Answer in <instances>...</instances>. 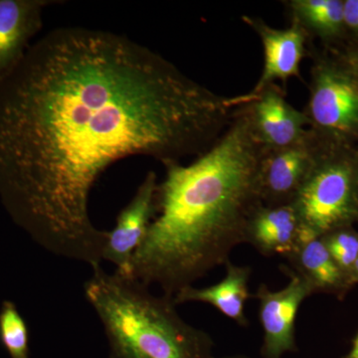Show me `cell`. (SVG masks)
<instances>
[{"label":"cell","instance_id":"obj_15","mask_svg":"<svg viewBox=\"0 0 358 358\" xmlns=\"http://www.w3.org/2000/svg\"><path fill=\"white\" fill-rule=\"evenodd\" d=\"M285 3L289 20L301 25L310 37L329 42L345 31L343 0H289Z\"/></svg>","mask_w":358,"mask_h":358},{"label":"cell","instance_id":"obj_17","mask_svg":"<svg viewBox=\"0 0 358 358\" xmlns=\"http://www.w3.org/2000/svg\"><path fill=\"white\" fill-rule=\"evenodd\" d=\"M0 338L13 358H27V327L10 301H6L0 312Z\"/></svg>","mask_w":358,"mask_h":358},{"label":"cell","instance_id":"obj_1","mask_svg":"<svg viewBox=\"0 0 358 358\" xmlns=\"http://www.w3.org/2000/svg\"><path fill=\"white\" fill-rule=\"evenodd\" d=\"M248 100L214 93L124 35L51 30L0 82V193L45 248L96 267L108 239L90 216L101 176L136 155L199 157Z\"/></svg>","mask_w":358,"mask_h":358},{"label":"cell","instance_id":"obj_14","mask_svg":"<svg viewBox=\"0 0 358 358\" xmlns=\"http://www.w3.org/2000/svg\"><path fill=\"white\" fill-rule=\"evenodd\" d=\"M287 260L292 270L305 279L315 293L333 294L341 299L352 289V282L334 262L320 238L303 239Z\"/></svg>","mask_w":358,"mask_h":358},{"label":"cell","instance_id":"obj_2","mask_svg":"<svg viewBox=\"0 0 358 358\" xmlns=\"http://www.w3.org/2000/svg\"><path fill=\"white\" fill-rule=\"evenodd\" d=\"M244 103L217 141L188 166L164 164L157 215L134 254L131 278L173 296L229 261L245 243L247 224L262 203L259 171L266 150Z\"/></svg>","mask_w":358,"mask_h":358},{"label":"cell","instance_id":"obj_16","mask_svg":"<svg viewBox=\"0 0 358 358\" xmlns=\"http://www.w3.org/2000/svg\"><path fill=\"white\" fill-rule=\"evenodd\" d=\"M331 257L352 286L353 268L358 256V232L353 227L341 228L320 237Z\"/></svg>","mask_w":358,"mask_h":358},{"label":"cell","instance_id":"obj_3","mask_svg":"<svg viewBox=\"0 0 358 358\" xmlns=\"http://www.w3.org/2000/svg\"><path fill=\"white\" fill-rule=\"evenodd\" d=\"M92 270L85 296L105 329L112 358H213L208 334L182 320L173 298L155 296L101 265Z\"/></svg>","mask_w":358,"mask_h":358},{"label":"cell","instance_id":"obj_8","mask_svg":"<svg viewBox=\"0 0 358 358\" xmlns=\"http://www.w3.org/2000/svg\"><path fill=\"white\" fill-rule=\"evenodd\" d=\"M157 174L150 171L131 201L120 211L114 229L108 231L103 261L114 264L115 273L122 277L131 278L134 254L157 215Z\"/></svg>","mask_w":358,"mask_h":358},{"label":"cell","instance_id":"obj_22","mask_svg":"<svg viewBox=\"0 0 358 358\" xmlns=\"http://www.w3.org/2000/svg\"><path fill=\"white\" fill-rule=\"evenodd\" d=\"M226 358H244V357H226Z\"/></svg>","mask_w":358,"mask_h":358},{"label":"cell","instance_id":"obj_4","mask_svg":"<svg viewBox=\"0 0 358 358\" xmlns=\"http://www.w3.org/2000/svg\"><path fill=\"white\" fill-rule=\"evenodd\" d=\"M317 136L315 162L291 203L303 239L320 238L358 222V150Z\"/></svg>","mask_w":358,"mask_h":358},{"label":"cell","instance_id":"obj_20","mask_svg":"<svg viewBox=\"0 0 358 358\" xmlns=\"http://www.w3.org/2000/svg\"><path fill=\"white\" fill-rule=\"evenodd\" d=\"M345 358H358V333L353 341L352 350L346 355Z\"/></svg>","mask_w":358,"mask_h":358},{"label":"cell","instance_id":"obj_18","mask_svg":"<svg viewBox=\"0 0 358 358\" xmlns=\"http://www.w3.org/2000/svg\"><path fill=\"white\" fill-rule=\"evenodd\" d=\"M343 20L345 30L358 35V0L343 1Z\"/></svg>","mask_w":358,"mask_h":358},{"label":"cell","instance_id":"obj_10","mask_svg":"<svg viewBox=\"0 0 358 358\" xmlns=\"http://www.w3.org/2000/svg\"><path fill=\"white\" fill-rule=\"evenodd\" d=\"M242 20L256 32L264 49L263 72L249 94L257 95L277 81L286 85L291 78H301V61L310 54L307 48L310 36L301 25L291 21L288 27L278 29L261 18L245 15Z\"/></svg>","mask_w":358,"mask_h":358},{"label":"cell","instance_id":"obj_11","mask_svg":"<svg viewBox=\"0 0 358 358\" xmlns=\"http://www.w3.org/2000/svg\"><path fill=\"white\" fill-rule=\"evenodd\" d=\"M46 0H0V82L16 67L42 27Z\"/></svg>","mask_w":358,"mask_h":358},{"label":"cell","instance_id":"obj_7","mask_svg":"<svg viewBox=\"0 0 358 358\" xmlns=\"http://www.w3.org/2000/svg\"><path fill=\"white\" fill-rule=\"evenodd\" d=\"M320 138L312 129L298 143L264 154L259 171V194L264 205L291 204L315 162Z\"/></svg>","mask_w":358,"mask_h":358},{"label":"cell","instance_id":"obj_21","mask_svg":"<svg viewBox=\"0 0 358 358\" xmlns=\"http://www.w3.org/2000/svg\"><path fill=\"white\" fill-rule=\"evenodd\" d=\"M352 282L353 285L358 284V256L357 262H355V268H353Z\"/></svg>","mask_w":358,"mask_h":358},{"label":"cell","instance_id":"obj_19","mask_svg":"<svg viewBox=\"0 0 358 358\" xmlns=\"http://www.w3.org/2000/svg\"><path fill=\"white\" fill-rule=\"evenodd\" d=\"M341 59L358 85V48L348 50Z\"/></svg>","mask_w":358,"mask_h":358},{"label":"cell","instance_id":"obj_5","mask_svg":"<svg viewBox=\"0 0 358 358\" xmlns=\"http://www.w3.org/2000/svg\"><path fill=\"white\" fill-rule=\"evenodd\" d=\"M341 60L313 54L303 113L320 138L352 145L358 140V85Z\"/></svg>","mask_w":358,"mask_h":358},{"label":"cell","instance_id":"obj_13","mask_svg":"<svg viewBox=\"0 0 358 358\" xmlns=\"http://www.w3.org/2000/svg\"><path fill=\"white\" fill-rule=\"evenodd\" d=\"M225 266L226 275L222 281L207 288L186 287L173 296L174 303L176 305L190 301L208 303L239 326L247 327L249 322L244 310L245 303L250 298L251 268L235 265L230 260Z\"/></svg>","mask_w":358,"mask_h":358},{"label":"cell","instance_id":"obj_9","mask_svg":"<svg viewBox=\"0 0 358 358\" xmlns=\"http://www.w3.org/2000/svg\"><path fill=\"white\" fill-rule=\"evenodd\" d=\"M249 95L251 99L245 108L254 136L266 152L289 147L307 136V115L287 101L277 84L266 87L257 95Z\"/></svg>","mask_w":358,"mask_h":358},{"label":"cell","instance_id":"obj_12","mask_svg":"<svg viewBox=\"0 0 358 358\" xmlns=\"http://www.w3.org/2000/svg\"><path fill=\"white\" fill-rule=\"evenodd\" d=\"M303 239L301 222L292 204H261L250 217L245 232V243L267 257L280 255L288 259Z\"/></svg>","mask_w":358,"mask_h":358},{"label":"cell","instance_id":"obj_6","mask_svg":"<svg viewBox=\"0 0 358 358\" xmlns=\"http://www.w3.org/2000/svg\"><path fill=\"white\" fill-rule=\"evenodd\" d=\"M282 270L289 281L284 289L272 291L260 285L255 298L259 301V317L264 331L262 353L265 358H281L296 350V319L301 303L315 294L305 279L292 268Z\"/></svg>","mask_w":358,"mask_h":358}]
</instances>
